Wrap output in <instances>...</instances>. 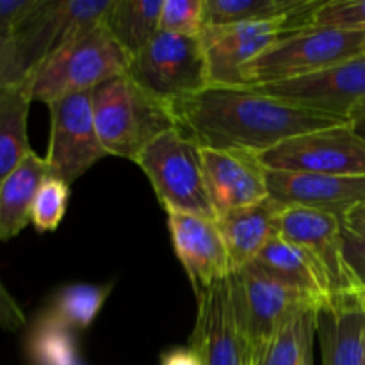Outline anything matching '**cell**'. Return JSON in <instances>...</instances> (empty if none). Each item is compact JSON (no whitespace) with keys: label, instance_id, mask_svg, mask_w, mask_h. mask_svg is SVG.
Listing matches in <instances>:
<instances>
[{"label":"cell","instance_id":"obj_3","mask_svg":"<svg viewBox=\"0 0 365 365\" xmlns=\"http://www.w3.org/2000/svg\"><path fill=\"white\" fill-rule=\"evenodd\" d=\"M365 53V31L303 27L287 32L242 66L250 88L307 77Z\"/></svg>","mask_w":365,"mask_h":365},{"label":"cell","instance_id":"obj_15","mask_svg":"<svg viewBox=\"0 0 365 365\" xmlns=\"http://www.w3.org/2000/svg\"><path fill=\"white\" fill-rule=\"evenodd\" d=\"M168 228L175 255L184 267L196 296L232 273L216 220L168 212Z\"/></svg>","mask_w":365,"mask_h":365},{"label":"cell","instance_id":"obj_24","mask_svg":"<svg viewBox=\"0 0 365 365\" xmlns=\"http://www.w3.org/2000/svg\"><path fill=\"white\" fill-rule=\"evenodd\" d=\"M321 305V303H319ZM317 305V307H319ZM317 307L292 314L271 337L252 365H303L312 356Z\"/></svg>","mask_w":365,"mask_h":365},{"label":"cell","instance_id":"obj_30","mask_svg":"<svg viewBox=\"0 0 365 365\" xmlns=\"http://www.w3.org/2000/svg\"><path fill=\"white\" fill-rule=\"evenodd\" d=\"M32 73L25 66L16 38L0 34V89L16 86L31 78Z\"/></svg>","mask_w":365,"mask_h":365},{"label":"cell","instance_id":"obj_35","mask_svg":"<svg viewBox=\"0 0 365 365\" xmlns=\"http://www.w3.org/2000/svg\"><path fill=\"white\" fill-rule=\"evenodd\" d=\"M344 228L356 235H365V202L353 207L344 216Z\"/></svg>","mask_w":365,"mask_h":365},{"label":"cell","instance_id":"obj_16","mask_svg":"<svg viewBox=\"0 0 365 365\" xmlns=\"http://www.w3.org/2000/svg\"><path fill=\"white\" fill-rule=\"evenodd\" d=\"M267 189L269 198L282 207L327 210L342 220L353 207L365 202V177L267 170Z\"/></svg>","mask_w":365,"mask_h":365},{"label":"cell","instance_id":"obj_23","mask_svg":"<svg viewBox=\"0 0 365 365\" xmlns=\"http://www.w3.org/2000/svg\"><path fill=\"white\" fill-rule=\"evenodd\" d=\"M160 11L163 0H113L102 24L132 59L160 32Z\"/></svg>","mask_w":365,"mask_h":365},{"label":"cell","instance_id":"obj_18","mask_svg":"<svg viewBox=\"0 0 365 365\" xmlns=\"http://www.w3.org/2000/svg\"><path fill=\"white\" fill-rule=\"evenodd\" d=\"M280 209V203L267 198L257 205L232 210L216 217L232 271L250 266L273 235H277L274 217Z\"/></svg>","mask_w":365,"mask_h":365},{"label":"cell","instance_id":"obj_33","mask_svg":"<svg viewBox=\"0 0 365 365\" xmlns=\"http://www.w3.org/2000/svg\"><path fill=\"white\" fill-rule=\"evenodd\" d=\"M27 324L24 310L18 305L0 278V328L6 331H20Z\"/></svg>","mask_w":365,"mask_h":365},{"label":"cell","instance_id":"obj_13","mask_svg":"<svg viewBox=\"0 0 365 365\" xmlns=\"http://www.w3.org/2000/svg\"><path fill=\"white\" fill-rule=\"evenodd\" d=\"M198 312L189 339L203 365H248L252 364L248 339L242 331L232 303L228 277L196 296Z\"/></svg>","mask_w":365,"mask_h":365},{"label":"cell","instance_id":"obj_21","mask_svg":"<svg viewBox=\"0 0 365 365\" xmlns=\"http://www.w3.org/2000/svg\"><path fill=\"white\" fill-rule=\"evenodd\" d=\"M323 0H203L205 27L253 24L278 18H294L309 27L310 16Z\"/></svg>","mask_w":365,"mask_h":365},{"label":"cell","instance_id":"obj_9","mask_svg":"<svg viewBox=\"0 0 365 365\" xmlns=\"http://www.w3.org/2000/svg\"><path fill=\"white\" fill-rule=\"evenodd\" d=\"M280 237L302 250L323 274L330 296L360 292L344 257V221L307 207H282L274 217Z\"/></svg>","mask_w":365,"mask_h":365},{"label":"cell","instance_id":"obj_36","mask_svg":"<svg viewBox=\"0 0 365 365\" xmlns=\"http://www.w3.org/2000/svg\"><path fill=\"white\" fill-rule=\"evenodd\" d=\"M353 130L356 132L359 135H362L365 139V106L360 107L359 110H355V114L351 116V123Z\"/></svg>","mask_w":365,"mask_h":365},{"label":"cell","instance_id":"obj_37","mask_svg":"<svg viewBox=\"0 0 365 365\" xmlns=\"http://www.w3.org/2000/svg\"><path fill=\"white\" fill-rule=\"evenodd\" d=\"M303 365H314V355L309 356V359H307V362L303 364Z\"/></svg>","mask_w":365,"mask_h":365},{"label":"cell","instance_id":"obj_19","mask_svg":"<svg viewBox=\"0 0 365 365\" xmlns=\"http://www.w3.org/2000/svg\"><path fill=\"white\" fill-rule=\"evenodd\" d=\"M48 175L45 157L32 150L0 184V242L16 237L31 223L36 192Z\"/></svg>","mask_w":365,"mask_h":365},{"label":"cell","instance_id":"obj_14","mask_svg":"<svg viewBox=\"0 0 365 365\" xmlns=\"http://www.w3.org/2000/svg\"><path fill=\"white\" fill-rule=\"evenodd\" d=\"M203 177L216 217L269 198L267 170L255 153L202 148Z\"/></svg>","mask_w":365,"mask_h":365},{"label":"cell","instance_id":"obj_27","mask_svg":"<svg viewBox=\"0 0 365 365\" xmlns=\"http://www.w3.org/2000/svg\"><path fill=\"white\" fill-rule=\"evenodd\" d=\"M70 195V185L61 178L48 175L43 180L36 192L31 210V225L36 228V232L46 234V232H56L59 228L61 221L64 220V214H66Z\"/></svg>","mask_w":365,"mask_h":365},{"label":"cell","instance_id":"obj_6","mask_svg":"<svg viewBox=\"0 0 365 365\" xmlns=\"http://www.w3.org/2000/svg\"><path fill=\"white\" fill-rule=\"evenodd\" d=\"M127 75L148 95L168 106L195 95L207 88L202 39L160 31L132 57Z\"/></svg>","mask_w":365,"mask_h":365},{"label":"cell","instance_id":"obj_8","mask_svg":"<svg viewBox=\"0 0 365 365\" xmlns=\"http://www.w3.org/2000/svg\"><path fill=\"white\" fill-rule=\"evenodd\" d=\"M266 170L365 177V139L351 125L307 132L259 153Z\"/></svg>","mask_w":365,"mask_h":365},{"label":"cell","instance_id":"obj_22","mask_svg":"<svg viewBox=\"0 0 365 365\" xmlns=\"http://www.w3.org/2000/svg\"><path fill=\"white\" fill-rule=\"evenodd\" d=\"M31 102V78L0 89V184L32 152L27 134Z\"/></svg>","mask_w":365,"mask_h":365},{"label":"cell","instance_id":"obj_26","mask_svg":"<svg viewBox=\"0 0 365 365\" xmlns=\"http://www.w3.org/2000/svg\"><path fill=\"white\" fill-rule=\"evenodd\" d=\"M29 353L39 365H81L75 353L73 331L43 316L29 335Z\"/></svg>","mask_w":365,"mask_h":365},{"label":"cell","instance_id":"obj_32","mask_svg":"<svg viewBox=\"0 0 365 365\" xmlns=\"http://www.w3.org/2000/svg\"><path fill=\"white\" fill-rule=\"evenodd\" d=\"M344 257L360 292L365 291V235L344 228Z\"/></svg>","mask_w":365,"mask_h":365},{"label":"cell","instance_id":"obj_17","mask_svg":"<svg viewBox=\"0 0 365 365\" xmlns=\"http://www.w3.org/2000/svg\"><path fill=\"white\" fill-rule=\"evenodd\" d=\"M323 365L365 364V302L360 292L328 296L316 310Z\"/></svg>","mask_w":365,"mask_h":365},{"label":"cell","instance_id":"obj_20","mask_svg":"<svg viewBox=\"0 0 365 365\" xmlns=\"http://www.w3.org/2000/svg\"><path fill=\"white\" fill-rule=\"evenodd\" d=\"M246 267H252L287 287L305 292L314 298L327 299L330 296L327 282L316 264L302 250L278 234L273 235L260 255Z\"/></svg>","mask_w":365,"mask_h":365},{"label":"cell","instance_id":"obj_29","mask_svg":"<svg viewBox=\"0 0 365 365\" xmlns=\"http://www.w3.org/2000/svg\"><path fill=\"white\" fill-rule=\"evenodd\" d=\"M309 27L365 31V0H323L310 16Z\"/></svg>","mask_w":365,"mask_h":365},{"label":"cell","instance_id":"obj_39","mask_svg":"<svg viewBox=\"0 0 365 365\" xmlns=\"http://www.w3.org/2000/svg\"><path fill=\"white\" fill-rule=\"evenodd\" d=\"M248 365H252V364H248Z\"/></svg>","mask_w":365,"mask_h":365},{"label":"cell","instance_id":"obj_1","mask_svg":"<svg viewBox=\"0 0 365 365\" xmlns=\"http://www.w3.org/2000/svg\"><path fill=\"white\" fill-rule=\"evenodd\" d=\"M170 107L178 130L200 148L241 150L255 155L296 135L349 123L250 86H209Z\"/></svg>","mask_w":365,"mask_h":365},{"label":"cell","instance_id":"obj_10","mask_svg":"<svg viewBox=\"0 0 365 365\" xmlns=\"http://www.w3.org/2000/svg\"><path fill=\"white\" fill-rule=\"evenodd\" d=\"M93 91L75 93L48 103L50 139L45 160L52 177L68 185L107 157L93 118Z\"/></svg>","mask_w":365,"mask_h":365},{"label":"cell","instance_id":"obj_25","mask_svg":"<svg viewBox=\"0 0 365 365\" xmlns=\"http://www.w3.org/2000/svg\"><path fill=\"white\" fill-rule=\"evenodd\" d=\"M110 289H113L110 285L88 284L64 287L63 291L57 292L46 316L70 331L88 330L102 310L107 296L110 294Z\"/></svg>","mask_w":365,"mask_h":365},{"label":"cell","instance_id":"obj_12","mask_svg":"<svg viewBox=\"0 0 365 365\" xmlns=\"http://www.w3.org/2000/svg\"><path fill=\"white\" fill-rule=\"evenodd\" d=\"M260 93L351 123L365 106V53L307 77L257 86Z\"/></svg>","mask_w":365,"mask_h":365},{"label":"cell","instance_id":"obj_31","mask_svg":"<svg viewBox=\"0 0 365 365\" xmlns=\"http://www.w3.org/2000/svg\"><path fill=\"white\" fill-rule=\"evenodd\" d=\"M45 0H0V34L13 36Z\"/></svg>","mask_w":365,"mask_h":365},{"label":"cell","instance_id":"obj_7","mask_svg":"<svg viewBox=\"0 0 365 365\" xmlns=\"http://www.w3.org/2000/svg\"><path fill=\"white\" fill-rule=\"evenodd\" d=\"M228 287L239 323L248 339L252 362L292 314L317 307L323 302L287 287L252 267L232 271L228 274Z\"/></svg>","mask_w":365,"mask_h":365},{"label":"cell","instance_id":"obj_34","mask_svg":"<svg viewBox=\"0 0 365 365\" xmlns=\"http://www.w3.org/2000/svg\"><path fill=\"white\" fill-rule=\"evenodd\" d=\"M160 365H203V362L198 353L187 346V348H175L163 353Z\"/></svg>","mask_w":365,"mask_h":365},{"label":"cell","instance_id":"obj_5","mask_svg":"<svg viewBox=\"0 0 365 365\" xmlns=\"http://www.w3.org/2000/svg\"><path fill=\"white\" fill-rule=\"evenodd\" d=\"M135 164L145 171L166 212L216 220L203 177L202 148L177 127L153 139Z\"/></svg>","mask_w":365,"mask_h":365},{"label":"cell","instance_id":"obj_2","mask_svg":"<svg viewBox=\"0 0 365 365\" xmlns=\"http://www.w3.org/2000/svg\"><path fill=\"white\" fill-rule=\"evenodd\" d=\"M93 118L107 155L138 163L146 146L177 127L171 107L148 95L127 73L93 89Z\"/></svg>","mask_w":365,"mask_h":365},{"label":"cell","instance_id":"obj_11","mask_svg":"<svg viewBox=\"0 0 365 365\" xmlns=\"http://www.w3.org/2000/svg\"><path fill=\"white\" fill-rule=\"evenodd\" d=\"M294 29H302L294 18L203 29L200 39L205 53L207 88L246 86L241 73L242 66Z\"/></svg>","mask_w":365,"mask_h":365},{"label":"cell","instance_id":"obj_4","mask_svg":"<svg viewBox=\"0 0 365 365\" xmlns=\"http://www.w3.org/2000/svg\"><path fill=\"white\" fill-rule=\"evenodd\" d=\"M128 64L130 57L100 24L56 50L34 71L32 100L48 106L63 96L93 91L102 82L127 73Z\"/></svg>","mask_w":365,"mask_h":365},{"label":"cell","instance_id":"obj_28","mask_svg":"<svg viewBox=\"0 0 365 365\" xmlns=\"http://www.w3.org/2000/svg\"><path fill=\"white\" fill-rule=\"evenodd\" d=\"M203 29V0H163L160 31L200 38Z\"/></svg>","mask_w":365,"mask_h":365},{"label":"cell","instance_id":"obj_40","mask_svg":"<svg viewBox=\"0 0 365 365\" xmlns=\"http://www.w3.org/2000/svg\"><path fill=\"white\" fill-rule=\"evenodd\" d=\"M364 365H365V364H364Z\"/></svg>","mask_w":365,"mask_h":365},{"label":"cell","instance_id":"obj_38","mask_svg":"<svg viewBox=\"0 0 365 365\" xmlns=\"http://www.w3.org/2000/svg\"><path fill=\"white\" fill-rule=\"evenodd\" d=\"M360 294H362V298H364V302H365V291H364V292H360Z\"/></svg>","mask_w":365,"mask_h":365}]
</instances>
